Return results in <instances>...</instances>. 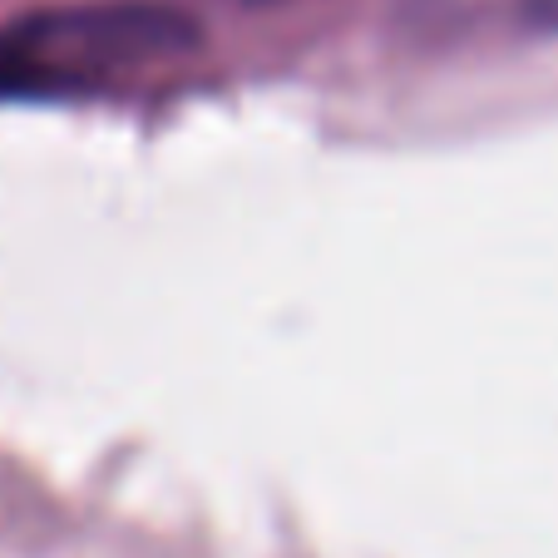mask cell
Instances as JSON below:
<instances>
[{
	"label": "cell",
	"mask_w": 558,
	"mask_h": 558,
	"mask_svg": "<svg viewBox=\"0 0 558 558\" xmlns=\"http://www.w3.org/2000/svg\"><path fill=\"white\" fill-rule=\"evenodd\" d=\"M198 21L158 0L54 5L0 25V99H60L173 64L198 45Z\"/></svg>",
	"instance_id": "cell-1"
},
{
	"label": "cell",
	"mask_w": 558,
	"mask_h": 558,
	"mask_svg": "<svg viewBox=\"0 0 558 558\" xmlns=\"http://www.w3.org/2000/svg\"><path fill=\"white\" fill-rule=\"evenodd\" d=\"M519 15H524L529 31L558 35V0H519Z\"/></svg>",
	"instance_id": "cell-2"
}]
</instances>
